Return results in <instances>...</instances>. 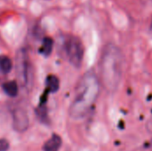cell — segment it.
I'll return each mask as SVG.
<instances>
[{
  "label": "cell",
  "instance_id": "obj_8",
  "mask_svg": "<svg viewBox=\"0 0 152 151\" xmlns=\"http://www.w3.org/2000/svg\"><path fill=\"white\" fill-rule=\"evenodd\" d=\"M3 88H4V93L11 97L16 96L19 92V87H18V84L16 81H9L5 83Z\"/></svg>",
  "mask_w": 152,
  "mask_h": 151
},
{
  "label": "cell",
  "instance_id": "obj_9",
  "mask_svg": "<svg viewBox=\"0 0 152 151\" xmlns=\"http://www.w3.org/2000/svg\"><path fill=\"white\" fill-rule=\"evenodd\" d=\"M53 46V39L51 37H45L44 40H43L42 46L40 48V53L43 55H45V56H48L52 53Z\"/></svg>",
  "mask_w": 152,
  "mask_h": 151
},
{
  "label": "cell",
  "instance_id": "obj_10",
  "mask_svg": "<svg viewBox=\"0 0 152 151\" xmlns=\"http://www.w3.org/2000/svg\"><path fill=\"white\" fill-rule=\"evenodd\" d=\"M12 68V62L7 56H0V69L4 73H9Z\"/></svg>",
  "mask_w": 152,
  "mask_h": 151
},
{
  "label": "cell",
  "instance_id": "obj_1",
  "mask_svg": "<svg viewBox=\"0 0 152 151\" xmlns=\"http://www.w3.org/2000/svg\"><path fill=\"white\" fill-rule=\"evenodd\" d=\"M124 55L118 46L108 44L104 46L100 61L101 81L108 93L117 91L123 76Z\"/></svg>",
  "mask_w": 152,
  "mask_h": 151
},
{
  "label": "cell",
  "instance_id": "obj_5",
  "mask_svg": "<svg viewBox=\"0 0 152 151\" xmlns=\"http://www.w3.org/2000/svg\"><path fill=\"white\" fill-rule=\"evenodd\" d=\"M12 127L19 133L25 132L28 127V116L23 108H16L12 113Z\"/></svg>",
  "mask_w": 152,
  "mask_h": 151
},
{
  "label": "cell",
  "instance_id": "obj_11",
  "mask_svg": "<svg viewBox=\"0 0 152 151\" xmlns=\"http://www.w3.org/2000/svg\"><path fill=\"white\" fill-rule=\"evenodd\" d=\"M37 117H39V119L41 121H45L47 118V115H46V109L44 107V105H40L38 107V109H37Z\"/></svg>",
  "mask_w": 152,
  "mask_h": 151
},
{
  "label": "cell",
  "instance_id": "obj_7",
  "mask_svg": "<svg viewBox=\"0 0 152 151\" xmlns=\"http://www.w3.org/2000/svg\"><path fill=\"white\" fill-rule=\"evenodd\" d=\"M46 86L47 89L46 91L48 93H55L59 90V86H60V82L57 77L51 75L49 77H47L46 79Z\"/></svg>",
  "mask_w": 152,
  "mask_h": 151
},
{
  "label": "cell",
  "instance_id": "obj_2",
  "mask_svg": "<svg viewBox=\"0 0 152 151\" xmlns=\"http://www.w3.org/2000/svg\"><path fill=\"white\" fill-rule=\"evenodd\" d=\"M100 92V82L96 75L88 71L80 79L74 100L70 105L69 115L72 118L79 119L87 115L95 104Z\"/></svg>",
  "mask_w": 152,
  "mask_h": 151
},
{
  "label": "cell",
  "instance_id": "obj_6",
  "mask_svg": "<svg viewBox=\"0 0 152 151\" xmlns=\"http://www.w3.org/2000/svg\"><path fill=\"white\" fill-rule=\"evenodd\" d=\"M61 138L57 135L53 134L44 145L43 150L44 151H59L61 146Z\"/></svg>",
  "mask_w": 152,
  "mask_h": 151
},
{
  "label": "cell",
  "instance_id": "obj_4",
  "mask_svg": "<svg viewBox=\"0 0 152 151\" xmlns=\"http://www.w3.org/2000/svg\"><path fill=\"white\" fill-rule=\"evenodd\" d=\"M64 49L69 61L76 68L82 64L84 57V46L80 39L74 36H69L64 42Z\"/></svg>",
  "mask_w": 152,
  "mask_h": 151
},
{
  "label": "cell",
  "instance_id": "obj_3",
  "mask_svg": "<svg viewBox=\"0 0 152 151\" xmlns=\"http://www.w3.org/2000/svg\"><path fill=\"white\" fill-rule=\"evenodd\" d=\"M16 75L21 87L28 90L33 81V72L28 55L24 49H20L16 56Z\"/></svg>",
  "mask_w": 152,
  "mask_h": 151
},
{
  "label": "cell",
  "instance_id": "obj_12",
  "mask_svg": "<svg viewBox=\"0 0 152 151\" xmlns=\"http://www.w3.org/2000/svg\"><path fill=\"white\" fill-rule=\"evenodd\" d=\"M9 149V142L4 139H0V151H7Z\"/></svg>",
  "mask_w": 152,
  "mask_h": 151
}]
</instances>
